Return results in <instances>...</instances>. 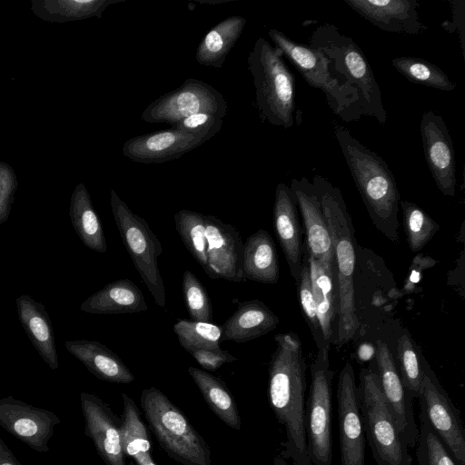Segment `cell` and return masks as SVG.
<instances>
[{"label": "cell", "instance_id": "1f68e13d", "mask_svg": "<svg viewBox=\"0 0 465 465\" xmlns=\"http://www.w3.org/2000/svg\"><path fill=\"white\" fill-rule=\"evenodd\" d=\"M122 0H33L31 9L39 18L48 22H72L93 16L101 18L112 4Z\"/></svg>", "mask_w": 465, "mask_h": 465}, {"label": "cell", "instance_id": "5b68a950", "mask_svg": "<svg viewBox=\"0 0 465 465\" xmlns=\"http://www.w3.org/2000/svg\"><path fill=\"white\" fill-rule=\"evenodd\" d=\"M255 104L261 119L274 126L291 128L294 123V78L280 49L259 37L249 53Z\"/></svg>", "mask_w": 465, "mask_h": 465}, {"label": "cell", "instance_id": "7dc6e473", "mask_svg": "<svg viewBox=\"0 0 465 465\" xmlns=\"http://www.w3.org/2000/svg\"><path fill=\"white\" fill-rule=\"evenodd\" d=\"M358 358L361 361H368L371 360L375 354V350L371 344L363 343L358 349Z\"/></svg>", "mask_w": 465, "mask_h": 465}, {"label": "cell", "instance_id": "ba28073f", "mask_svg": "<svg viewBox=\"0 0 465 465\" xmlns=\"http://www.w3.org/2000/svg\"><path fill=\"white\" fill-rule=\"evenodd\" d=\"M268 35L305 81L323 92L329 107L338 117L352 122L363 116L358 93L332 75L329 61L321 51L296 43L274 28L270 29Z\"/></svg>", "mask_w": 465, "mask_h": 465}, {"label": "cell", "instance_id": "4fadbf2b", "mask_svg": "<svg viewBox=\"0 0 465 465\" xmlns=\"http://www.w3.org/2000/svg\"><path fill=\"white\" fill-rule=\"evenodd\" d=\"M338 422L341 465L365 464V436L358 387L351 363L341 369L337 386Z\"/></svg>", "mask_w": 465, "mask_h": 465}, {"label": "cell", "instance_id": "8992f818", "mask_svg": "<svg viewBox=\"0 0 465 465\" xmlns=\"http://www.w3.org/2000/svg\"><path fill=\"white\" fill-rule=\"evenodd\" d=\"M141 407L163 450L183 465H211V450L185 415L160 390L144 389Z\"/></svg>", "mask_w": 465, "mask_h": 465}, {"label": "cell", "instance_id": "4316f807", "mask_svg": "<svg viewBox=\"0 0 465 465\" xmlns=\"http://www.w3.org/2000/svg\"><path fill=\"white\" fill-rule=\"evenodd\" d=\"M80 310L91 314H123L144 312L148 306L136 284L129 279H120L89 296Z\"/></svg>", "mask_w": 465, "mask_h": 465}, {"label": "cell", "instance_id": "ac0fdd59", "mask_svg": "<svg viewBox=\"0 0 465 465\" xmlns=\"http://www.w3.org/2000/svg\"><path fill=\"white\" fill-rule=\"evenodd\" d=\"M85 421V434L105 465H126L121 440V421L99 397L88 392L80 395Z\"/></svg>", "mask_w": 465, "mask_h": 465}, {"label": "cell", "instance_id": "cb8c5ba5", "mask_svg": "<svg viewBox=\"0 0 465 465\" xmlns=\"http://www.w3.org/2000/svg\"><path fill=\"white\" fill-rule=\"evenodd\" d=\"M20 322L41 358L52 370L59 366L54 329L45 307L28 294L15 299Z\"/></svg>", "mask_w": 465, "mask_h": 465}, {"label": "cell", "instance_id": "603a6c76", "mask_svg": "<svg viewBox=\"0 0 465 465\" xmlns=\"http://www.w3.org/2000/svg\"><path fill=\"white\" fill-rule=\"evenodd\" d=\"M313 298L325 347L335 341L338 323V284L334 264L323 263L308 254Z\"/></svg>", "mask_w": 465, "mask_h": 465}, {"label": "cell", "instance_id": "d4e9b609", "mask_svg": "<svg viewBox=\"0 0 465 465\" xmlns=\"http://www.w3.org/2000/svg\"><path fill=\"white\" fill-rule=\"evenodd\" d=\"M66 350L100 380L127 384L134 376L115 352L96 341L76 340L64 342Z\"/></svg>", "mask_w": 465, "mask_h": 465}, {"label": "cell", "instance_id": "4dcf8cb0", "mask_svg": "<svg viewBox=\"0 0 465 465\" xmlns=\"http://www.w3.org/2000/svg\"><path fill=\"white\" fill-rule=\"evenodd\" d=\"M188 372L214 414L229 427L240 430L241 418L236 402L223 381L196 367H189Z\"/></svg>", "mask_w": 465, "mask_h": 465}, {"label": "cell", "instance_id": "9c48e42d", "mask_svg": "<svg viewBox=\"0 0 465 465\" xmlns=\"http://www.w3.org/2000/svg\"><path fill=\"white\" fill-rule=\"evenodd\" d=\"M110 203L114 222L134 265L155 303L165 307V288L158 268L163 246L146 221L135 214L112 189Z\"/></svg>", "mask_w": 465, "mask_h": 465}, {"label": "cell", "instance_id": "bcb514c9", "mask_svg": "<svg viewBox=\"0 0 465 465\" xmlns=\"http://www.w3.org/2000/svg\"><path fill=\"white\" fill-rule=\"evenodd\" d=\"M0 465H22L0 438Z\"/></svg>", "mask_w": 465, "mask_h": 465}, {"label": "cell", "instance_id": "ab89813d", "mask_svg": "<svg viewBox=\"0 0 465 465\" xmlns=\"http://www.w3.org/2000/svg\"><path fill=\"white\" fill-rule=\"evenodd\" d=\"M306 254V252H304ZM297 285V294L299 302L301 305V309L303 314V317L310 328L312 332L313 341L317 346L318 351H327L325 347L320 322L318 320L316 305L313 298L312 286L311 281V273L310 267L308 262L307 254L305 259L302 262V266L300 273V277Z\"/></svg>", "mask_w": 465, "mask_h": 465}, {"label": "cell", "instance_id": "ffe728a7", "mask_svg": "<svg viewBox=\"0 0 465 465\" xmlns=\"http://www.w3.org/2000/svg\"><path fill=\"white\" fill-rule=\"evenodd\" d=\"M207 140L172 128L130 138L124 143L123 154L136 163H163L180 158Z\"/></svg>", "mask_w": 465, "mask_h": 465}, {"label": "cell", "instance_id": "ee69618b", "mask_svg": "<svg viewBox=\"0 0 465 465\" xmlns=\"http://www.w3.org/2000/svg\"><path fill=\"white\" fill-rule=\"evenodd\" d=\"M188 352L204 370L211 371L218 370L224 363L233 362L238 360L228 351L222 350L221 348L215 350H193Z\"/></svg>", "mask_w": 465, "mask_h": 465}, {"label": "cell", "instance_id": "484cf974", "mask_svg": "<svg viewBox=\"0 0 465 465\" xmlns=\"http://www.w3.org/2000/svg\"><path fill=\"white\" fill-rule=\"evenodd\" d=\"M278 323V316L264 302L247 301L222 326L221 341L246 342L270 332Z\"/></svg>", "mask_w": 465, "mask_h": 465}, {"label": "cell", "instance_id": "8d00e7d4", "mask_svg": "<svg viewBox=\"0 0 465 465\" xmlns=\"http://www.w3.org/2000/svg\"><path fill=\"white\" fill-rule=\"evenodd\" d=\"M394 361L403 386L413 398H418L426 364L421 362L408 333L402 334L398 340Z\"/></svg>", "mask_w": 465, "mask_h": 465}, {"label": "cell", "instance_id": "44dd1931", "mask_svg": "<svg viewBox=\"0 0 465 465\" xmlns=\"http://www.w3.org/2000/svg\"><path fill=\"white\" fill-rule=\"evenodd\" d=\"M273 226L294 282L300 277L304 249L302 226L295 196L290 186L280 183L276 186L273 204Z\"/></svg>", "mask_w": 465, "mask_h": 465}, {"label": "cell", "instance_id": "e0dca14e", "mask_svg": "<svg viewBox=\"0 0 465 465\" xmlns=\"http://www.w3.org/2000/svg\"><path fill=\"white\" fill-rule=\"evenodd\" d=\"M208 276L229 282H244L243 242L239 231L213 215H205Z\"/></svg>", "mask_w": 465, "mask_h": 465}, {"label": "cell", "instance_id": "b9f144b4", "mask_svg": "<svg viewBox=\"0 0 465 465\" xmlns=\"http://www.w3.org/2000/svg\"><path fill=\"white\" fill-rule=\"evenodd\" d=\"M223 123V118L218 115L197 113L179 121L172 128L210 139L221 130Z\"/></svg>", "mask_w": 465, "mask_h": 465}, {"label": "cell", "instance_id": "f6af8a7d", "mask_svg": "<svg viewBox=\"0 0 465 465\" xmlns=\"http://www.w3.org/2000/svg\"><path fill=\"white\" fill-rule=\"evenodd\" d=\"M447 2L451 7L452 18L450 21L447 20L441 23V26L450 33L457 32L462 55L465 59V1L449 0Z\"/></svg>", "mask_w": 465, "mask_h": 465}, {"label": "cell", "instance_id": "681fc988", "mask_svg": "<svg viewBox=\"0 0 465 465\" xmlns=\"http://www.w3.org/2000/svg\"><path fill=\"white\" fill-rule=\"evenodd\" d=\"M273 465H289L286 460L281 456L278 455L273 459Z\"/></svg>", "mask_w": 465, "mask_h": 465}, {"label": "cell", "instance_id": "277c9868", "mask_svg": "<svg viewBox=\"0 0 465 465\" xmlns=\"http://www.w3.org/2000/svg\"><path fill=\"white\" fill-rule=\"evenodd\" d=\"M309 46L327 57L333 76L358 93L362 115L385 124L387 113L380 86L366 56L354 41L341 34L336 26L325 24L312 32Z\"/></svg>", "mask_w": 465, "mask_h": 465}, {"label": "cell", "instance_id": "836d02e7", "mask_svg": "<svg viewBox=\"0 0 465 465\" xmlns=\"http://www.w3.org/2000/svg\"><path fill=\"white\" fill-rule=\"evenodd\" d=\"M124 410L121 421V440L125 456L132 459L141 453L150 452L151 441L142 420L136 403L127 394L122 393Z\"/></svg>", "mask_w": 465, "mask_h": 465}, {"label": "cell", "instance_id": "d6a6232c", "mask_svg": "<svg viewBox=\"0 0 465 465\" xmlns=\"http://www.w3.org/2000/svg\"><path fill=\"white\" fill-rule=\"evenodd\" d=\"M174 223L183 244L208 274L205 215L183 209L174 214Z\"/></svg>", "mask_w": 465, "mask_h": 465}, {"label": "cell", "instance_id": "f1b7e54d", "mask_svg": "<svg viewBox=\"0 0 465 465\" xmlns=\"http://www.w3.org/2000/svg\"><path fill=\"white\" fill-rule=\"evenodd\" d=\"M246 25L241 15H232L213 26L199 44L195 59L207 67L221 68Z\"/></svg>", "mask_w": 465, "mask_h": 465}, {"label": "cell", "instance_id": "e575fe53", "mask_svg": "<svg viewBox=\"0 0 465 465\" xmlns=\"http://www.w3.org/2000/svg\"><path fill=\"white\" fill-rule=\"evenodd\" d=\"M391 64L401 74L411 83L441 91H452L456 87L445 72L424 59L401 56L394 58Z\"/></svg>", "mask_w": 465, "mask_h": 465}, {"label": "cell", "instance_id": "f35d334b", "mask_svg": "<svg viewBox=\"0 0 465 465\" xmlns=\"http://www.w3.org/2000/svg\"><path fill=\"white\" fill-rule=\"evenodd\" d=\"M420 420V428L416 451L418 465H458L446 445L421 412Z\"/></svg>", "mask_w": 465, "mask_h": 465}, {"label": "cell", "instance_id": "d590c367", "mask_svg": "<svg viewBox=\"0 0 465 465\" xmlns=\"http://www.w3.org/2000/svg\"><path fill=\"white\" fill-rule=\"evenodd\" d=\"M400 205L408 245L412 252H419L434 236L439 225L416 203L401 200Z\"/></svg>", "mask_w": 465, "mask_h": 465}, {"label": "cell", "instance_id": "7c38bea8", "mask_svg": "<svg viewBox=\"0 0 465 465\" xmlns=\"http://www.w3.org/2000/svg\"><path fill=\"white\" fill-rule=\"evenodd\" d=\"M418 399L420 412L458 465H465V430L459 411L428 365L425 366Z\"/></svg>", "mask_w": 465, "mask_h": 465}, {"label": "cell", "instance_id": "6da1fadb", "mask_svg": "<svg viewBox=\"0 0 465 465\" xmlns=\"http://www.w3.org/2000/svg\"><path fill=\"white\" fill-rule=\"evenodd\" d=\"M276 350L269 369L268 397L279 422L286 431L284 450L280 454L294 465H312L307 450L304 394L306 362L302 343L295 333L274 338Z\"/></svg>", "mask_w": 465, "mask_h": 465}, {"label": "cell", "instance_id": "60d3db41", "mask_svg": "<svg viewBox=\"0 0 465 465\" xmlns=\"http://www.w3.org/2000/svg\"><path fill=\"white\" fill-rule=\"evenodd\" d=\"M183 293L192 321L212 322L213 312L208 293L197 277L188 270L183 274Z\"/></svg>", "mask_w": 465, "mask_h": 465}, {"label": "cell", "instance_id": "3957f363", "mask_svg": "<svg viewBox=\"0 0 465 465\" xmlns=\"http://www.w3.org/2000/svg\"><path fill=\"white\" fill-rule=\"evenodd\" d=\"M336 140L376 228L389 240L399 241L400 193L386 162L353 137L338 123L333 124Z\"/></svg>", "mask_w": 465, "mask_h": 465}, {"label": "cell", "instance_id": "2e32d148", "mask_svg": "<svg viewBox=\"0 0 465 465\" xmlns=\"http://www.w3.org/2000/svg\"><path fill=\"white\" fill-rule=\"evenodd\" d=\"M420 131L425 160L438 189L445 196H454L457 183L455 154L443 118L431 110L424 112Z\"/></svg>", "mask_w": 465, "mask_h": 465}, {"label": "cell", "instance_id": "52a82bcc", "mask_svg": "<svg viewBox=\"0 0 465 465\" xmlns=\"http://www.w3.org/2000/svg\"><path fill=\"white\" fill-rule=\"evenodd\" d=\"M358 398L363 431L377 465H412L408 445L382 395L376 370L360 372Z\"/></svg>", "mask_w": 465, "mask_h": 465}, {"label": "cell", "instance_id": "30bf717a", "mask_svg": "<svg viewBox=\"0 0 465 465\" xmlns=\"http://www.w3.org/2000/svg\"><path fill=\"white\" fill-rule=\"evenodd\" d=\"M312 381L305 411V430L312 465H331V381L329 351H318L311 365Z\"/></svg>", "mask_w": 465, "mask_h": 465}, {"label": "cell", "instance_id": "74e56055", "mask_svg": "<svg viewBox=\"0 0 465 465\" xmlns=\"http://www.w3.org/2000/svg\"><path fill=\"white\" fill-rule=\"evenodd\" d=\"M173 329L180 345L187 351L221 348L222 327L213 322L178 320Z\"/></svg>", "mask_w": 465, "mask_h": 465}, {"label": "cell", "instance_id": "7bdbcfd3", "mask_svg": "<svg viewBox=\"0 0 465 465\" xmlns=\"http://www.w3.org/2000/svg\"><path fill=\"white\" fill-rule=\"evenodd\" d=\"M16 188L17 180L13 169L0 162V223L9 217Z\"/></svg>", "mask_w": 465, "mask_h": 465}, {"label": "cell", "instance_id": "8fae6325", "mask_svg": "<svg viewBox=\"0 0 465 465\" xmlns=\"http://www.w3.org/2000/svg\"><path fill=\"white\" fill-rule=\"evenodd\" d=\"M207 113L223 118L227 103L223 94L203 81L189 78L176 89L153 101L142 113L149 124H169L172 126L183 118Z\"/></svg>", "mask_w": 465, "mask_h": 465}, {"label": "cell", "instance_id": "7a4b0ae2", "mask_svg": "<svg viewBox=\"0 0 465 465\" xmlns=\"http://www.w3.org/2000/svg\"><path fill=\"white\" fill-rule=\"evenodd\" d=\"M312 183L321 199L332 246L339 297L334 343L341 347L355 337L360 326L354 290V229L341 190L321 175H314Z\"/></svg>", "mask_w": 465, "mask_h": 465}, {"label": "cell", "instance_id": "5bb4252c", "mask_svg": "<svg viewBox=\"0 0 465 465\" xmlns=\"http://www.w3.org/2000/svg\"><path fill=\"white\" fill-rule=\"evenodd\" d=\"M381 390L395 425L405 443L414 448L419 439L413 411V397L405 389L388 345L377 341L375 351Z\"/></svg>", "mask_w": 465, "mask_h": 465}, {"label": "cell", "instance_id": "83f0119b", "mask_svg": "<svg viewBox=\"0 0 465 465\" xmlns=\"http://www.w3.org/2000/svg\"><path fill=\"white\" fill-rule=\"evenodd\" d=\"M243 276L245 281L275 284L279 280V260L272 236L263 229L250 235L243 243Z\"/></svg>", "mask_w": 465, "mask_h": 465}, {"label": "cell", "instance_id": "d6986e66", "mask_svg": "<svg viewBox=\"0 0 465 465\" xmlns=\"http://www.w3.org/2000/svg\"><path fill=\"white\" fill-rule=\"evenodd\" d=\"M302 219L308 254L323 263L334 264L332 246L319 193L306 177L293 178L290 185Z\"/></svg>", "mask_w": 465, "mask_h": 465}, {"label": "cell", "instance_id": "f546056e", "mask_svg": "<svg viewBox=\"0 0 465 465\" xmlns=\"http://www.w3.org/2000/svg\"><path fill=\"white\" fill-rule=\"evenodd\" d=\"M69 215L75 232L86 247L101 253L107 251L101 221L84 183L77 184L72 193Z\"/></svg>", "mask_w": 465, "mask_h": 465}, {"label": "cell", "instance_id": "9a60e30c", "mask_svg": "<svg viewBox=\"0 0 465 465\" xmlns=\"http://www.w3.org/2000/svg\"><path fill=\"white\" fill-rule=\"evenodd\" d=\"M60 418L11 396L0 399V426L37 452L49 450L54 427Z\"/></svg>", "mask_w": 465, "mask_h": 465}, {"label": "cell", "instance_id": "c3c4849f", "mask_svg": "<svg viewBox=\"0 0 465 465\" xmlns=\"http://www.w3.org/2000/svg\"><path fill=\"white\" fill-rule=\"evenodd\" d=\"M136 465H157L153 460L150 452L141 453L133 458Z\"/></svg>", "mask_w": 465, "mask_h": 465}, {"label": "cell", "instance_id": "7402d4cb", "mask_svg": "<svg viewBox=\"0 0 465 465\" xmlns=\"http://www.w3.org/2000/svg\"><path fill=\"white\" fill-rule=\"evenodd\" d=\"M361 16L391 33L418 35L428 29L419 17L417 0H344Z\"/></svg>", "mask_w": 465, "mask_h": 465}]
</instances>
